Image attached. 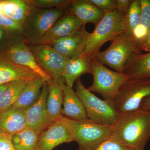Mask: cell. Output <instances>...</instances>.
Instances as JSON below:
<instances>
[{"mask_svg": "<svg viewBox=\"0 0 150 150\" xmlns=\"http://www.w3.org/2000/svg\"><path fill=\"white\" fill-rule=\"evenodd\" d=\"M112 137L133 150H144L150 140V110L140 108L119 115Z\"/></svg>", "mask_w": 150, "mask_h": 150, "instance_id": "obj_1", "label": "cell"}, {"mask_svg": "<svg viewBox=\"0 0 150 150\" xmlns=\"http://www.w3.org/2000/svg\"><path fill=\"white\" fill-rule=\"evenodd\" d=\"M111 42L106 50L99 51L91 57L115 71L123 73L127 63L136 55L142 54V50L133 37L125 33L118 35Z\"/></svg>", "mask_w": 150, "mask_h": 150, "instance_id": "obj_2", "label": "cell"}, {"mask_svg": "<svg viewBox=\"0 0 150 150\" xmlns=\"http://www.w3.org/2000/svg\"><path fill=\"white\" fill-rule=\"evenodd\" d=\"M124 17L120 16L116 10L105 13L93 32L87 38L81 56L92 57L106 42L124 33Z\"/></svg>", "mask_w": 150, "mask_h": 150, "instance_id": "obj_3", "label": "cell"}, {"mask_svg": "<svg viewBox=\"0 0 150 150\" xmlns=\"http://www.w3.org/2000/svg\"><path fill=\"white\" fill-rule=\"evenodd\" d=\"M64 122L77 142L79 150H88L96 147L112 137V126L100 125L88 119L75 121L64 117L60 118Z\"/></svg>", "mask_w": 150, "mask_h": 150, "instance_id": "obj_4", "label": "cell"}, {"mask_svg": "<svg viewBox=\"0 0 150 150\" xmlns=\"http://www.w3.org/2000/svg\"><path fill=\"white\" fill-rule=\"evenodd\" d=\"M75 92L82 102L87 115L92 121L105 126H112L119 116L113 101L102 100L86 88L80 78L75 83Z\"/></svg>", "mask_w": 150, "mask_h": 150, "instance_id": "obj_5", "label": "cell"}, {"mask_svg": "<svg viewBox=\"0 0 150 150\" xmlns=\"http://www.w3.org/2000/svg\"><path fill=\"white\" fill-rule=\"evenodd\" d=\"M66 12L59 8H35L23 23L21 34L29 45H37L49 30Z\"/></svg>", "mask_w": 150, "mask_h": 150, "instance_id": "obj_6", "label": "cell"}, {"mask_svg": "<svg viewBox=\"0 0 150 150\" xmlns=\"http://www.w3.org/2000/svg\"><path fill=\"white\" fill-rule=\"evenodd\" d=\"M93 82L88 90L101 95L104 100L113 101L120 88L131 79L128 75L108 69L91 57Z\"/></svg>", "mask_w": 150, "mask_h": 150, "instance_id": "obj_7", "label": "cell"}, {"mask_svg": "<svg viewBox=\"0 0 150 150\" xmlns=\"http://www.w3.org/2000/svg\"><path fill=\"white\" fill-rule=\"evenodd\" d=\"M150 96V78L129 79L120 88L113 101L119 115L140 109L143 101Z\"/></svg>", "mask_w": 150, "mask_h": 150, "instance_id": "obj_8", "label": "cell"}, {"mask_svg": "<svg viewBox=\"0 0 150 150\" xmlns=\"http://www.w3.org/2000/svg\"><path fill=\"white\" fill-rule=\"evenodd\" d=\"M29 46L43 71L58 83H65L63 76L65 64L69 59L50 45L38 44Z\"/></svg>", "mask_w": 150, "mask_h": 150, "instance_id": "obj_9", "label": "cell"}, {"mask_svg": "<svg viewBox=\"0 0 150 150\" xmlns=\"http://www.w3.org/2000/svg\"><path fill=\"white\" fill-rule=\"evenodd\" d=\"M1 54L4 59L8 62L37 74L46 82L53 80L38 64L29 44L23 38H20L11 43Z\"/></svg>", "mask_w": 150, "mask_h": 150, "instance_id": "obj_10", "label": "cell"}, {"mask_svg": "<svg viewBox=\"0 0 150 150\" xmlns=\"http://www.w3.org/2000/svg\"><path fill=\"white\" fill-rule=\"evenodd\" d=\"M72 142L74 138L60 118L40 132L34 150H52L61 144Z\"/></svg>", "mask_w": 150, "mask_h": 150, "instance_id": "obj_11", "label": "cell"}, {"mask_svg": "<svg viewBox=\"0 0 150 150\" xmlns=\"http://www.w3.org/2000/svg\"><path fill=\"white\" fill-rule=\"evenodd\" d=\"M89 34L84 24L76 32L54 40L50 46L68 59H73L81 55Z\"/></svg>", "mask_w": 150, "mask_h": 150, "instance_id": "obj_12", "label": "cell"}, {"mask_svg": "<svg viewBox=\"0 0 150 150\" xmlns=\"http://www.w3.org/2000/svg\"><path fill=\"white\" fill-rule=\"evenodd\" d=\"M83 25L75 16L65 13L53 25L38 44L50 45L54 40L76 32Z\"/></svg>", "mask_w": 150, "mask_h": 150, "instance_id": "obj_13", "label": "cell"}, {"mask_svg": "<svg viewBox=\"0 0 150 150\" xmlns=\"http://www.w3.org/2000/svg\"><path fill=\"white\" fill-rule=\"evenodd\" d=\"M48 83L49 93L46 103V118L39 130L40 133L63 115L62 108L63 102V86L65 83H59L53 80Z\"/></svg>", "mask_w": 150, "mask_h": 150, "instance_id": "obj_14", "label": "cell"}, {"mask_svg": "<svg viewBox=\"0 0 150 150\" xmlns=\"http://www.w3.org/2000/svg\"><path fill=\"white\" fill-rule=\"evenodd\" d=\"M26 110L11 106L0 111V133L12 136L26 128Z\"/></svg>", "mask_w": 150, "mask_h": 150, "instance_id": "obj_15", "label": "cell"}, {"mask_svg": "<svg viewBox=\"0 0 150 150\" xmlns=\"http://www.w3.org/2000/svg\"><path fill=\"white\" fill-rule=\"evenodd\" d=\"M64 106L62 114L64 117L75 121L89 119L84 106L72 88L64 84L63 86Z\"/></svg>", "mask_w": 150, "mask_h": 150, "instance_id": "obj_16", "label": "cell"}, {"mask_svg": "<svg viewBox=\"0 0 150 150\" xmlns=\"http://www.w3.org/2000/svg\"><path fill=\"white\" fill-rule=\"evenodd\" d=\"M48 93L49 86L46 82L42 87L38 99L26 110V128L37 130L39 132L46 118Z\"/></svg>", "mask_w": 150, "mask_h": 150, "instance_id": "obj_17", "label": "cell"}, {"mask_svg": "<svg viewBox=\"0 0 150 150\" xmlns=\"http://www.w3.org/2000/svg\"><path fill=\"white\" fill-rule=\"evenodd\" d=\"M67 13L75 16L84 24L91 23L95 26L105 14L90 0H71L69 11Z\"/></svg>", "mask_w": 150, "mask_h": 150, "instance_id": "obj_18", "label": "cell"}, {"mask_svg": "<svg viewBox=\"0 0 150 150\" xmlns=\"http://www.w3.org/2000/svg\"><path fill=\"white\" fill-rule=\"evenodd\" d=\"M92 73L91 57L80 56L67 60L63 77L65 84L73 88L75 82L81 75Z\"/></svg>", "mask_w": 150, "mask_h": 150, "instance_id": "obj_19", "label": "cell"}, {"mask_svg": "<svg viewBox=\"0 0 150 150\" xmlns=\"http://www.w3.org/2000/svg\"><path fill=\"white\" fill-rule=\"evenodd\" d=\"M38 76L30 70L8 62L0 54V85L16 81H29Z\"/></svg>", "mask_w": 150, "mask_h": 150, "instance_id": "obj_20", "label": "cell"}, {"mask_svg": "<svg viewBox=\"0 0 150 150\" xmlns=\"http://www.w3.org/2000/svg\"><path fill=\"white\" fill-rule=\"evenodd\" d=\"M35 8L32 0L0 1V11L20 24H23Z\"/></svg>", "mask_w": 150, "mask_h": 150, "instance_id": "obj_21", "label": "cell"}, {"mask_svg": "<svg viewBox=\"0 0 150 150\" xmlns=\"http://www.w3.org/2000/svg\"><path fill=\"white\" fill-rule=\"evenodd\" d=\"M46 82L40 76L28 81L16 102L12 106L27 110L38 99L42 87Z\"/></svg>", "mask_w": 150, "mask_h": 150, "instance_id": "obj_22", "label": "cell"}, {"mask_svg": "<svg viewBox=\"0 0 150 150\" xmlns=\"http://www.w3.org/2000/svg\"><path fill=\"white\" fill-rule=\"evenodd\" d=\"M123 73L132 79L150 78V51L133 57L126 65Z\"/></svg>", "mask_w": 150, "mask_h": 150, "instance_id": "obj_23", "label": "cell"}, {"mask_svg": "<svg viewBox=\"0 0 150 150\" xmlns=\"http://www.w3.org/2000/svg\"><path fill=\"white\" fill-rule=\"evenodd\" d=\"M39 134L37 130L25 128L11 136V141L15 150H34Z\"/></svg>", "mask_w": 150, "mask_h": 150, "instance_id": "obj_24", "label": "cell"}, {"mask_svg": "<svg viewBox=\"0 0 150 150\" xmlns=\"http://www.w3.org/2000/svg\"><path fill=\"white\" fill-rule=\"evenodd\" d=\"M141 21L132 35L140 47L150 30V0H141Z\"/></svg>", "mask_w": 150, "mask_h": 150, "instance_id": "obj_25", "label": "cell"}, {"mask_svg": "<svg viewBox=\"0 0 150 150\" xmlns=\"http://www.w3.org/2000/svg\"><path fill=\"white\" fill-rule=\"evenodd\" d=\"M28 81L20 80L10 83L7 88L0 96V111L11 107L16 102Z\"/></svg>", "mask_w": 150, "mask_h": 150, "instance_id": "obj_26", "label": "cell"}, {"mask_svg": "<svg viewBox=\"0 0 150 150\" xmlns=\"http://www.w3.org/2000/svg\"><path fill=\"white\" fill-rule=\"evenodd\" d=\"M141 17V0H131L124 17V33L132 36L134 30L139 25Z\"/></svg>", "mask_w": 150, "mask_h": 150, "instance_id": "obj_27", "label": "cell"}, {"mask_svg": "<svg viewBox=\"0 0 150 150\" xmlns=\"http://www.w3.org/2000/svg\"><path fill=\"white\" fill-rule=\"evenodd\" d=\"M71 0H32L35 8L42 9L59 8L64 10L69 8Z\"/></svg>", "mask_w": 150, "mask_h": 150, "instance_id": "obj_28", "label": "cell"}, {"mask_svg": "<svg viewBox=\"0 0 150 150\" xmlns=\"http://www.w3.org/2000/svg\"><path fill=\"white\" fill-rule=\"evenodd\" d=\"M0 28L9 33L22 36V24L17 23L0 11Z\"/></svg>", "mask_w": 150, "mask_h": 150, "instance_id": "obj_29", "label": "cell"}, {"mask_svg": "<svg viewBox=\"0 0 150 150\" xmlns=\"http://www.w3.org/2000/svg\"><path fill=\"white\" fill-rule=\"evenodd\" d=\"M119 143L112 137L105 140L96 147L88 150H131Z\"/></svg>", "mask_w": 150, "mask_h": 150, "instance_id": "obj_30", "label": "cell"}, {"mask_svg": "<svg viewBox=\"0 0 150 150\" xmlns=\"http://www.w3.org/2000/svg\"><path fill=\"white\" fill-rule=\"evenodd\" d=\"M90 1L105 13L116 10L117 0H90Z\"/></svg>", "mask_w": 150, "mask_h": 150, "instance_id": "obj_31", "label": "cell"}, {"mask_svg": "<svg viewBox=\"0 0 150 150\" xmlns=\"http://www.w3.org/2000/svg\"><path fill=\"white\" fill-rule=\"evenodd\" d=\"M0 150H15L10 135L0 133Z\"/></svg>", "mask_w": 150, "mask_h": 150, "instance_id": "obj_32", "label": "cell"}, {"mask_svg": "<svg viewBox=\"0 0 150 150\" xmlns=\"http://www.w3.org/2000/svg\"><path fill=\"white\" fill-rule=\"evenodd\" d=\"M131 1V0H117L116 10L120 16H125Z\"/></svg>", "mask_w": 150, "mask_h": 150, "instance_id": "obj_33", "label": "cell"}, {"mask_svg": "<svg viewBox=\"0 0 150 150\" xmlns=\"http://www.w3.org/2000/svg\"><path fill=\"white\" fill-rule=\"evenodd\" d=\"M141 49L142 51H150V30L141 45Z\"/></svg>", "mask_w": 150, "mask_h": 150, "instance_id": "obj_34", "label": "cell"}, {"mask_svg": "<svg viewBox=\"0 0 150 150\" xmlns=\"http://www.w3.org/2000/svg\"><path fill=\"white\" fill-rule=\"evenodd\" d=\"M140 108L145 110H150V96L146 98L143 101Z\"/></svg>", "mask_w": 150, "mask_h": 150, "instance_id": "obj_35", "label": "cell"}, {"mask_svg": "<svg viewBox=\"0 0 150 150\" xmlns=\"http://www.w3.org/2000/svg\"><path fill=\"white\" fill-rule=\"evenodd\" d=\"M8 32L0 28V43L4 42L7 36Z\"/></svg>", "mask_w": 150, "mask_h": 150, "instance_id": "obj_36", "label": "cell"}, {"mask_svg": "<svg viewBox=\"0 0 150 150\" xmlns=\"http://www.w3.org/2000/svg\"><path fill=\"white\" fill-rule=\"evenodd\" d=\"M9 84L10 83L0 85V96L5 91L7 88Z\"/></svg>", "mask_w": 150, "mask_h": 150, "instance_id": "obj_37", "label": "cell"}, {"mask_svg": "<svg viewBox=\"0 0 150 150\" xmlns=\"http://www.w3.org/2000/svg\"></svg>", "mask_w": 150, "mask_h": 150, "instance_id": "obj_38", "label": "cell"}]
</instances>
